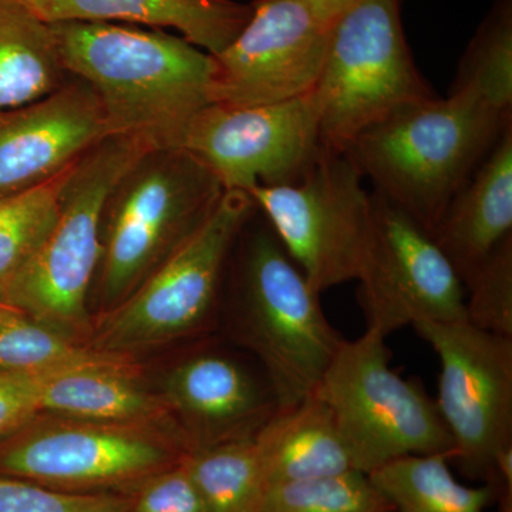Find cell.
Wrapping results in <instances>:
<instances>
[{"instance_id":"3957f363","label":"cell","mask_w":512,"mask_h":512,"mask_svg":"<svg viewBox=\"0 0 512 512\" xmlns=\"http://www.w3.org/2000/svg\"><path fill=\"white\" fill-rule=\"evenodd\" d=\"M510 121L512 114L474 93L448 92L367 128L343 154L376 192L433 234Z\"/></svg>"},{"instance_id":"836d02e7","label":"cell","mask_w":512,"mask_h":512,"mask_svg":"<svg viewBox=\"0 0 512 512\" xmlns=\"http://www.w3.org/2000/svg\"><path fill=\"white\" fill-rule=\"evenodd\" d=\"M3 306H6V305H3V303H0V308H3Z\"/></svg>"},{"instance_id":"4dcf8cb0","label":"cell","mask_w":512,"mask_h":512,"mask_svg":"<svg viewBox=\"0 0 512 512\" xmlns=\"http://www.w3.org/2000/svg\"><path fill=\"white\" fill-rule=\"evenodd\" d=\"M40 376L0 372V443L40 412Z\"/></svg>"},{"instance_id":"484cf974","label":"cell","mask_w":512,"mask_h":512,"mask_svg":"<svg viewBox=\"0 0 512 512\" xmlns=\"http://www.w3.org/2000/svg\"><path fill=\"white\" fill-rule=\"evenodd\" d=\"M72 167L39 187L0 198V292L28 264L55 225L60 192Z\"/></svg>"},{"instance_id":"6da1fadb","label":"cell","mask_w":512,"mask_h":512,"mask_svg":"<svg viewBox=\"0 0 512 512\" xmlns=\"http://www.w3.org/2000/svg\"><path fill=\"white\" fill-rule=\"evenodd\" d=\"M70 77L92 87L111 133L183 146L210 106L212 56L184 37L111 22L50 23Z\"/></svg>"},{"instance_id":"5b68a950","label":"cell","mask_w":512,"mask_h":512,"mask_svg":"<svg viewBox=\"0 0 512 512\" xmlns=\"http://www.w3.org/2000/svg\"><path fill=\"white\" fill-rule=\"evenodd\" d=\"M153 148L158 147L144 138L113 134L73 164L60 192L55 225L0 292V303L86 343L104 208L121 178Z\"/></svg>"},{"instance_id":"f1b7e54d","label":"cell","mask_w":512,"mask_h":512,"mask_svg":"<svg viewBox=\"0 0 512 512\" xmlns=\"http://www.w3.org/2000/svg\"><path fill=\"white\" fill-rule=\"evenodd\" d=\"M128 495L70 494L0 476V512H126Z\"/></svg>"},{"instance_id":"8fae6325","label":"cell","mask_w":512,"mask_h":512,"mask_svg":"<svg viewBox=\"0 0 512 512\" xmlns=\"http://www.w3.org/2000/svg\"><path fill=\"white\" fill-rule=\"evenodd\" d=\"M413 328L440 360L434 400L453 440V460L487 484L498 453L512 447V339L467 320Z\"/></svg>"},{"instance_id":"e0dca14e","label":"cell","mask_w":512,"mask_h":512,"mask_svg":"<svg viewBox=\"0 0 512 512\" xmlns=\"http://www.w3.org/2000/svg\"><path fill=\"white\" fill-rule=\"evenodd\" d=\"M433 237L461 281L512 237V121L447 205Z\"/></svg>"},{"instance_id":"ac0fdd59","label":"cell","mask_w":512,"mask_h":512,"mask_svg":"<svg viewBox=\"0 0 512 512\" xmlns=\"http://www.w3.org/2000/svg\"><path fill=\"white\" fill-rule=\"evenodd\" d=\"M28 8L47 23L126 22L170 28L191 45L218 55L252 16L232 0H33Z\"/></svg>"},{"instance_id":"4fadbf2b","label":"cell","mask_w":512,"mask_h":512,"mask_svg":"<svg viewBox=\"0 0 512 512\" xmlns=\"http://www.w3.org/2000/svg\"><path fill=\"white\" fill-rule=\"evenodd\" d=\"M181 147L224 191L298 183L325 151L315 94L248 107L210 104L191 121Z\"/></svg>"},{"instance_id":"5bb4252c","label":"cell","mask_w":512,"mask_h":512,"mask_svg":"<svg viewBox=\"0 0 512 512\" xmlns=\"http://www.w3.org/2000/svg\"><path fill=\"white\" fill-rule=\"evenodd\" d=\"M332 25L311 0H256L244 29L211 55V104L258 106L312 93Z\"/></svg>"},{"instance_id":"277c9868","label":"cell","mask_w":512,"mask_h":512,"mask_svg":"<svg viewBox=\"0 0 512 512\" xmlns=\"http://www.w3.org/2000/svg\"><path fill=\"white\" fill-rule=\"evenodd\" d=\"M247 192L225 191L208 217L110 311L93 315L86 345L99 352L136 357L217 330L232 252L254 217Z\"/></svg>"},{"instance_id":"30bf717a","label":"cell","mask_w":512,"mask_h":512,"mask_svg":"<svg viewBox=\"0 0 512 512\" xmlns=\"http://www.w3.org/2000/svg\"><path fill=\"white\" fill-rule=\"evenodd\" d=\"M345 154L323 151L298 183L248 192L319 293L356 281L372 225V192Z\"/></svg>"},{"instance_id":"7402d4cb","label":"cell","mask_w":512,"mask_h":512,"mask_svg":"<svg viewBox=\"0 0 512 512\" xmlns=\"http://www.w3.org/2000/svg\"><path fill=\"white\" fill-rule=\"evenodd\" d=\"M448 461L444 454L403 457L367 476L396 512H487L493 490L458 483Z\"/></svg>"},{"instance_id":"8992f818","label":"cell","mask_w":512,"mask_h":512,"mask_svg":"<svg viewBox=\"0 0 512 512\" xmlns=\"http://www.w3.org/2000/svg\"><path fill=\"white\" fill-rule=\"evenodd\" d=\"M224 188L183 147L153 148L116 185L104 208L90 312L110 311L201 224Z\"/></svg>"},{"instance_id":"7c38bea8","label":"cell","mask_w":512,"mask_h":512,"mask_svg":"<svg viewBox=\"0 0 512 512\" xmlns=\"http://www.w3.org/2000/svg\"><path fill=\"white\" fill-rule=\"evenodd\" d=\"M356 281L366 329L466 320L463 281L423 225L372 192V225Z\"/></svg>"},{"instance_id":"ffe728a7","label":"cell","mask_w":512,"mask_h":512,"mask_svg":"<svg viewBox=\"0 0 512 512\" xmlns=\"http://www.w3.org/2000/svg\"><path fill=\"white\" fill-rule=\"evenodd\" d=\"M254 441L266 488L356 470L332 413L315 394L276 410Z\"/></svg>"},{"instance_id":"2e32d148","label":"cell","mask_w":512,"mask_h":512,"mask_svg":"<svg viewBox=\"0 0 512 512\" xmlns=\"http://www.w3.org/2000/svg\"><path fill=\"white\" fill-rule=\"evenodd\" d=\"M109 136L96 93L74 77L43 99L0 110V198L47 183Z\"/></svg>"},{"instance_id":"9c48e42d","label":"cell","mask_w":512,"mask_h":512,"mask_svg":"<svg viewBox=\"0 0 512 512\" xmlns=\"http://www.w3.org/2000/svg\"><path fill=\"white\" fill-rule=\"evenodd\" d=\"M386 336L366 329L345 340L315 394L332 413L357 471L370 474L394 460L444 454L454 446L436 400L417 380L390 367Z\"/></svg>"},{"instance_id":"4316f807","label":"cell","mask_w":512,"mask_h":512,"mask_svg":"<svg viewBox=\"0 0 512 512\" xmlns=\"http://www.w3.org/2000/svg\"><path fill=\"white\" fill-rule=\"evenodd\" d=\"M258 512H396L367 474L350 470L266 488Z\"/></svg>"},{"instance_id":"d6986e66","label":"cell","mask_w":512,"mask_h":512,"mask_svg":"<svg viewBox=\"0 0 512 512\" xmlns=\"http://www.w3.org/2000/svg\"><path fill=\"white\" fill-rule=\"evenodd\" d=\"M40 412L114 423H178L138 359L40 376ZM181 427V426H180Z\"/></svg>"},{"instance_id":"603a6c76","label":"cell","mask_w":512,"mask_h":512,"mask_svg":"<svg viewBox=\"0 0 512 512\" xmlns=\"http://www.w3.org/2000/svg\"><path fill=\"white\" fill-rule=\"evenodd\" d=\"M127 359L136 357L99 352L25 313L0 308V372L43 376Z\"/></svg>"},{"instance_id":"52a82bcc","label":"cell","mask_w":512,"mask_h":512,"mask_svg":"<svg viewBox=\"0 0 512 512\" xmlns=\"http://www.w3.org/2000/svg\"><path fill=\"white\" fill-rule=\"evenodd\" d=\"M191 453L178 423H114L39 412L0 443V476L62 493L128 495Z\"/></svg>"},{"instance_id":"d4e9b609","label":"cell","mask_w":512,"mask_h":512,"mask_svg":"<svg viewBox=\"0 0 512 512\" xmlns=\"http://www.w3.org/2000/svg\"><path fill=\"white\" fill-rule=\"evenodd\" d=\"M450 92H471L512 114V0H498L458 64Z\"/></svg>"},{"instance_id":"7a4b0ae2","label":"cell","mask_w":512,"mask_h":512,"mask_svg":"<svg viewBox=\"0 0 512 512\" xmlns=\"http://www.w3.org/2000/svg\"><path fill=\"white\" fill-rule=\"evenodd\" d=\"M235 251L217 330L254 356L279 409L291 407L315 392L345 339L330 325L320 293L268 222L249 231L245 225Z\"/></svg>"},{"instance_id":"9a60e30c","label":"cell","mask_w":512,"mask_h":512,"mask_svg":"<svg viewBox=\"0 0 512 512\" xmlns=\"http://www.w3.org/2000/svg\"><path fill=\"white\" fill-rule=\"evenodd\" d=\"M202 342L165 372L158 389L192 451L254 439L279 409L271 383L261 367L210 339Z\"/></svg>"},{"instance_id":"ba28073f","label":"cell","mask_w":512,"mask_h":512,"mask_svg":"<svg viewBox=\"0 0 512 512\" xmlns=\"http://www.w3.org/2000/svg\"><path fill=\"white\" fill-rule=\"evenodd\" d=\"M400 5L402 0H356L333 22L313 90L323 150L343 154L367 128L436 97L414 63Z\"/></svg>"},{"instance_id":"1f68e13d","label":"cell","mask_w":512,"mask_h":512,"mask_svg":"<svg viewBox=\"0 0 512 512\" xmlns=\"http://www.w3.org/2000/svg\"><path fill=\"white\" fill-rule=\"evenodd\" d=\"M315 8L330 22H335L340 13L345 12L356 0H311Z\"/></svg>"},{"instance_id":"44dd1931","label":"cell","mask_w":512,"mask_h":512,"mask_svg":"<svg viewBox=\"0 0 512 512\" xmlns=\"http://www.w3.org/2000/svg\"><path fill=\"white\" fill-rule=\"evenodd\" d=\"M70 79L52 25L20 0H0V110L43 99Z\"/></svg>"},{"instance_id":"d6a6232c","label":"cell","mask_w":512,"mask_h":512,"mask_svg":"<svg viewBox=\"0 0 512 512\" xmlns=\"http://www.w3.org/2000/svg\"><path fill=\"white\" fill-rule=\"evenodd\" d=\"M20 2L25 3V5H28V3L33 2V0H20Z\"/></svg>"},{"instance_id":"cb8c5ba5","label":"cell","mask_w":512,"mask_h":512,"mask_svg":"<svg viewBox=\"0 0 512 512\" xmlns=\"http://www.w3.org/2000/svg\"><path fill=\"white\" fill-rule=\"evenodd\" d=\"M184 466L207 512H258L266 484L254 439L192 451Z\"/></svg>"},{"instance_id":"83f0119b","label":"cell","mask_w":512,"mask_h":512,"mask_svg":"<svg viewBox=\"0 0 512 512\" xmlns=\"http://www.w3.org/2000/svg\"><path fill=\"white\" fill-rule=\"evenodd\" d=\"M463 285L467 322L512 339V237L485 258Z\"/></svg>"},{"instance_id":"f546056e","label":"cell","mask_w":512,"mask_h":512,"mask_svg":"<svg viewBox=\"0 0 512 512\" xmlns=\"http://www.w3.org/2000/svg\"><path fill=\"white\" fill-rule=\"evenodd\" d=\"M126 512L207 511L183 463L148 478L131 491Z\"/></svg>"}]
</instances>
